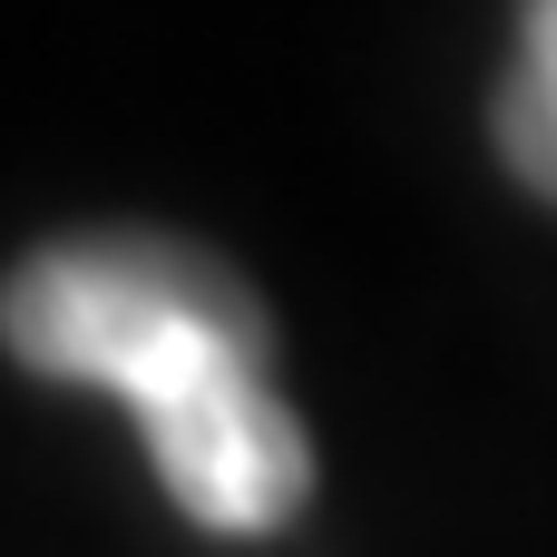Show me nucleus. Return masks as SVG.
I'll return each instance as SVG.
<instances>
[{"instance_id":"7ed1b4c3","label":"nucleus","mask_w":557,"mask_h":557,"mask_svg":"<svg viewBox=\"0 0 557 557\" xmlns=\"http://www.w3.org/2000/svg\"><path fill=\"white\" fill-rule=\"evenodd\" d=\"M490 127H499L509 176L539 206H557V0H519V59L490 98Z\"/></svg>"},{"instance_id":"f03ea898","label":"nucleus","mask_w":557,"mask_h":557,"mask_svg":"<svg viewBox=\"0 0 557 557\" xmlns=\"http://www.w3.org/2000/svg\"><path fill=\"white\" fill-rule=\"evenodd\" d=\"M137 441H147L166 499L215 539H264L313 490V450H304V431L264 372H235V382H206V392L147 411Z\"/></svg>"},{"instance_id":"f257e3e1","label":"nucleus","mask_w":557,"mask_h":557,"mask_svg":"<svg viewBox=\"0 0 557 557\" xmlns=\"http://www.w3.org/2000/svg\"><path fill=\"white\" fill-rule=\"evenodd\" d=\"M0 352L39 382L117 392L147 421L206 382L264 372V304L206 245L108 225V235H59L10 264Z\"/></svg>"}]
</instances>
